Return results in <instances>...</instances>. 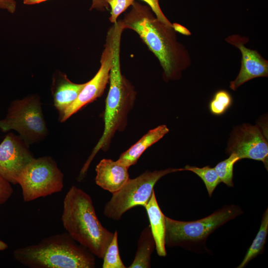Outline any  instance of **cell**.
<instances>
[{"mask_svg": "<svg viewBox=\"0 0 268 268\" xmlns=\"http://www.w3.org/2000/svg\"><path fill=\"white\" fill-rule=\"evenodd\" d=\"M120 23L124 29L135 31L158 60L166 80L178 79L191 66L188 51L179 42L176 32L154 16L149 6L136 1Z\"/></svg>", "mask_w": 268, "mask_h": 268, "instance_id": "1", "label": "cell"}, {"mask_svg": "<svg viewBox=\"0 0 268 268\" xmlns=\"http://www.w3.org/2000/svg\"><path fill=\"white\" fill-rule=\"evenodd\" d=\"M113 33V55L110 72V87L106 100L104 115V129L102 136L81 168L78 180L85 177L89 165L100 150L107 151L117 131H123L128 115L133 108L136 96L134 86L121 73L120 43L124 29L119 22L112 26Z\"/></svg>", "mask_w": 268, "mask_h": 268, "instance_id": "2", "label": "cell"}, {"mask_svg": "<svg viewBox=\"0 0 268 268\" xmlns=\"http://www.w3.org/2000/svg\"><path fill=\"white\" fill-rule=\"evenodd\" d=\"M61 220L66 232L73 240L95 256L103 259L114 233L99 221L88 194L71 186L64 199Z\"/></svg>", "mask_w": 268, "mask_h": 268, "instance_id": "3", "label": "cell"}, {"mask_svg": "<svg viewBox=\"0 0 268 268\" xmlns=\"http://www.w3.org/2000/svg\"><path fill=\"white\" fill-rule=\"evenodd\" d=\"M14 259L30 268H93L95 256L67 232L13 251Z\"/></svg>", "mask_w": 268, "mask_h": 268, "instance_id": "4", "label": "cell"}, {"mask_svg": "<svg viewBox=\"0 0 268 268\" xmlns=\"http://www.w3.org/2000/svg\"><path fill=\"white\" fill-rule=\"evenodd\" d=\"M242 213L239 206L229 205L195 221H179L165 216V246H179L189 250L205 246L207 238L212 233Z\"/></svg>", "mask_w": 268, "mask_h": 268, "instance_id": "5", "label": "cell"}, {"mask_svg": "<svg viewBox=\"0 0 268 268\" xmlns=\"http://www.w3.org/2000/svg\"><path fill=\"white\" fill-rule=\"evenodd\" d=\"M0 130L4 133L16 131L28 146L43 140L48 130L39 97L31 95L12 101L5 117L0 120Z\"/></svg>", "mask_w": 268, "mask_h": 268, "instance_id": "6", "label": "cell"}, {"mask_svg": "<svg viewBox=\"0 0 268 268\" xmlns=\"http://www.w3.org/2000/svg\"><path fill=\"white\" fill-rule=\"evenodd\" d=\"M181 171H185L184 168L146 171L135 178H129L119 190L112 194L105 206L104 215L109 219L118 220L125 212L134 207L140 205L145 207L158 181L168 174Z\"/></svg>", "mask_w": 268, "mask_h": 268, "instance_id": "7", "label": "cell"}, {"mask_svg": "<svg viewBox=\"0 0 268 268\" xmlns=\"http://www.w3.org/2000/svg\"><path fill=\"white\" fill-rule=\"evenodd\" d=\"M18 184L23 201L29 202L61 192L64 174L52 157L34 158L21 173Z\"/></svg>", "mask_w": 268, "mask_h": 268, "instance_id": "8", "label": "cell"}, {"mask_svg": "<svg viewBox=\"0 0 268 268\" xmlns=\"http://www.w3.org/2000/svg\"><path fill=\"white\" fill-rule=\"evenodd\" d=\"M113 55V33L111 27L107 34L98 71L91 80L86 82L76 100L60 116L61 122H64L85 105L103 95L109 81Z\"/></svg>", "mask_w": 268, "mask_h": 268, "instance_id": "9", "label": "cell"}, {"mask_svg": "<svg viewBox=\"0 0 268 268\" xmlns=\"http://www.w3.org/2000/svg\"><path fill=\"white\" fill-rule=\"evenodd\" d=\"M227 152L239 158L262 161L268 170V143L261 128L257 125L243 124L236 127L228 141Z\"/></svg>", "mask_w": 268, "mask_h": 268, "instance_id": "10", "label": "cell"}, {"mask_svg": "<svg viewBox=\"0 0 268 268\" xmlns=\"http://www.w3.org/2000/svg\"><path fill=\"white\" fill-rule=\"evenodd\" d=\"M28 147L12 133L0 143V176L10 184H18L21 173L34 158Z\"/></svg>", "mask_w": 268, "mask_h": 268, "instance_id": "11", "label": "cell"}, {"mask_svg": "<svg viewBox=\"0 0 268 268\" xmlns=\"http://www.w3.org/2000/svg\"><path fill=\"white\" fill-rule=\"evenodd\" d=\"M248 38L238 34L226 38L227 43L238 48L242 55L241 66L235 79L230 83V88L236 91L238 87L252 79L268 75V62L257 51L247 48Z\"/></svg>", "mask_w": 268, "mask_h": 268, "instance_id": "12", "label": "cell"}, {"mask_svg": "<svg viewBox=\"0 0 268 268\" xmlns=\"http://www.w3.org/2000/svg\"><path fill=\"white\" fill-rule=\"evenodd\" d=\"M128 168L117 161L103 159L96 167V184L104 190L114 193L129 179Z\"/></svg>", "mask_w": 268, "mask_h": 268, "instance_id": "13", "label": "cell"}, {"mask_svg": "<svg viewBox=\"0 0 268 268\" xmlns=\"http://www.w3.org/2000/svg\"><path fill=\"white\" fill-rule=\"evenodd\" d=\"M75 83L69 80L66 74L59 73L53 79L52 94L55 107L60 116L76 100L85 85Z\"/></svg>", "mask_w": 268, "mask_h": 268, "instance_id": "14", "label": "cell"}, {"mask_svg": "<svg viewBox=\"0 0 268 268\" xmlns=\"http://www.w3.org/2000/svg\"><path fill=\"white\" fill-rule=\"evenodd\" d=\"M169 131L164 125L149 130L139 140L121 154L117 160L128 168L134 165L148 147L161 139Z\"/></svg>", "mask_w": 268, "mask_h": 268, "instance_id": "15", "label": "cell"}, {"mask_svg": "<svg viewBox=\"0 0 268 268\" xmlns=\"http://www.w3.org/2000/svg\"><path fill=\"white\" fill-rule=\"evenodd\" d=\"M149 220L150 228L155 243V248L158 256L165 257L167 255L165 244V216L161 211L153 191L145 206Z\"/></svg>", "mask_w": 268, "mask_h": 268, "instance_id": "16", "label": "cell"}, {"mask_svg": "<svg viewBox=\"0 0 268 268\" xmlns=\"http://www.w3.org/2000/svg\"><path fill=\"white\" fill-rule=\"evenodd\" d=\"M155 247V241L150 227L147 226L141 232L134 259L129 268H150L151 255Z\"/></svg>", "mask_w": 268, "mask_h": 268, "instance_id": "17", "label": "cell"}, {"mask_svg": "<svg viewBox=\"0 0 268 268\" xmlns=\"http://www.w3.org/2000/svg\"><path fill=\"white\" fill-rule=\"evenodd\" d=\"M268 233V209L264 212L257 235L248 249L243 260L237 267L243 268L253 259L261 254L265 248Z\"/></svg>", "mask_w": 268, "mask_h": 268, "instance_id": "18", "label": "cell"}, {"mask_svg": "<svg viewBox=\"0 0 268 268\" xmlns=\"http://www.w3.org/2000/svg\"><path fill=\"white\" fill-rule=\"evenodd\" d=\"M184 170L193 172L201 179L210 197L217 185L221 183L214 168L209 166L200 168L187 165Z\"/></svg>", "mask_w": 268, "mask_h": 268, "instance_id": "19", "label": "cell"}, {"mask_svg": "<svg viewBox=\"0 0 268 268\" xmlns=\"http://www.w3.org/2000/svg\"><path fill=\"white\" fill-rule=\"evenodd\" d=\"M233 98L230 93L224 89L215 92L209 102L208 108L210 112L215 116H221L231 107Z\"/></svg>", "mask_w": 268, "mask_h": 268, "instance_id": "20", "label": "cell"}, {"mask_svg": "<svg viewBox=\"0 0 268 268\" xmlns=\"http://www.w3.org/2000/svg\"><path fill=\"white\" fill-rule=\"evenodd\" d=\"M239 160L240 159L238 156L231 153L228 158L219 162L214 167L220 182L229 187L234 186L233 168L234 164Z\"/></svg>", "mask_w": 268, "mask_h": 268, "instance_id": "21", "label": "cell"}, {"mask_svg": "<svg viewBox=\"0 0 268 268\" xmlns=\"http://www.w3.org/2000/svg\"><path fill=\"white\" fill-rule=\"evenodd\" d=\"M103 268H125L121 259L118 244V232L115 231L112 241L103 258Z\"/></svg>", "mask_w": 268, "mask_h": 268, "instance_id": "22", "label": "cell"}, {"mask_svg": "<svg viewBox=\"0 0 268 268\" xmlns=\"http://www.w3.org/2000/svg\"><path fill=\"white\" fill-rule=\"evenodd\" d=\"M105 1L111 9L109 20L112 23H115L117 22L119 16L132 5L134 0H105Z\"/></svg>", "mask_w": 268, "mask_h": 268, "instance_id": "23", "label": "cell"}, {"mask_svg": "<svg viewBox=\"0 0 268 268\" xmlns=\"http://www.w3.org/2000/svg\"><path fill=\"white\" fill-rule=\"evenodd\" d=\"M145 2L152 10L155 16L165 24L172 26V24L165 16L160 7L159 0H142Z\"/></svg>", "mask_w": 268, "mask_h": 268, "instance_id": "24", "label": "cell"}, {"mask_svg": "<svg viewBox=\"0 0 268 268\" xmlns=\"http://www.w3.org/2000/svg\"><path fill=\"white\" fill-rule=\"evenodd\" d=\"M13 189L11 184L0 176V205L5 203L11 197Z\"/></svg>", "mask_w": 268, "mask_h": 268, "instance_id": "25", "label": "cell"}, {"mask_svg": "<svg viewBox=\"0 0 268 268\" xmlns=\"http://www.w3.org/2000/svg\"><path fill=\"white\" fill-rule=\"evenodd\" d=\"M16 7L15 0H0V8L6 10L11 13L15 11Z\"/></svg>", "mask_w": 268, "mask_h": 268, "instance_id": "26", "label": "cell"}, {"mask_svg": "<svg viewBox=\"0 0 268 268\" xmlns=\"http://www.w3.org/2000/svg\"><path fill=\"white\" fill-rule=\"evenodd\" d=\"M92 9H96L100 11H104L105 9L108 10L109 5L105 0H92L90 9L92 10Z\"/></svg>", "mask_w": 268, "mask_h": 268, "instance_id": "27", "label": "cell"}, {"mask_svg": "<svg viewBox=\"0 0 268 268\" xmlns=\"http://www.w3.org/2000/svg\"><path fill=\"white\" fill-rule=\"evenodd\" d=\"M172 27L175 32H177L181 34L190 36L191 35V32L184 26L178 23H173Z\"/></svg>", "mask_w": 268, "mask_h": 268, "instance_id": "28", "label": "cell"}, {"mask_svg": "<svg viewBox=\"0 0 268 268\" xmlns=\"http://www.w3.org/2000/svg\"><path fill=\"white\" fill-rule=\"evenodd\" d=\"M47 0H23V3L26 4H34L44 2Z\"/></svg>", "mask_w": 268, "mask_h": 268, "instance_id": "29", "label": "cell"}, {"mask_svg": "<svg viewBox=\"0 0 268 268\" xmlns=\"http://www.w3.org/2000/svg\"><path fill=\"white\" fill-rule=\"evenodd\" d=\"M8 245L4 242L0 240V251H4L7 249Z\"/></svg>", "mask_w": 268, "mask_h": 268, "instance_id": "30", "label": "cell"}]
</instances>
